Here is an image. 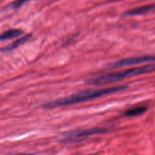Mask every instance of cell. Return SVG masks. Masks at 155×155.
<instances>
[{"label": "cell", "instance_id": "1", "mask_svg": "<svg viewBox=\"0 0 155 155\" xmlns=\"http://www.w3.org/2000/svg\"><path fill=\"white\" fill-rule=\"evenodd\" d=\"M126 88H127V86L122 85V86H110V87L103 88V89L82 91V92H78V93L65 97V98H59V99L54 100V101H49V102L44 104L43 107H45V108H55V107H58L78 104V103L84 102V101H89V100L94 99V98H99V97L104 96L105 95L111 94L113 92L121 91L123 89H125Z\"/></svg>", "mask_w": 155, "mask_h": 155}, {"label": "cell", "instance_id": "2", "mask_svg": "<svg viewBox=\"0 0 155 155\" xmlns=\"http://www.w3.org/2000/svg\"><path fill=\"white\" fill-rule=\"evenodd\" d=\"M154 71L155 64H151L144 65V66L129 68V69L118 71V72L104 74V75L91 79L88 81V83L92 85L107 84V83H115V82L120 81V80L128 78L130 77H133V76L140 75V74L152 72V71Z\"/></svg>", "mask_w": 155, "mask_h": 155}, {"label": "cell", "instance_id": "3", "mask_svg": "<svg viewBox=\"0 0 155 155\" xmlns=\"http://www.w3.org/2000/svg\"><path fill=\"white\" fill-rule=\"evenodd\" d=\"M106 132H107V130L105 128H90L86 129V130L69 132V133H67L64 135V142H77L78 140L86 139L89 136L104 133Z\"/></svg>", "mask_w": 155, "mask_h": 155}, {"label": "cell", "instance_id": "4", "mask_svg": "<svg viewBox=\"0 0 155 155\" xmlns=\"http://www.w3.org/2000/svg\"><path fill=\"white\" fill-rule=\"evenodd\" d=\"M155 55H143V56H137V57L128 58L122 59V60L115 61L114 63L111 64L109 66L110 69H114L117 68H122L125 66H130V65H136L140 64L142 63H146V62L154 61Z\"/></svg>", "mask_w": 155, "mask_h": 155}, {"label": "cell", "instance_id": "5", "mask_svg": "<svg viewBox=\"0 0 155 155\" xmlns=\"http://www.w3.org/2000/svg\"><path fill=\"white\" fill-rule=\"evenodd\" d=\"M31 37V34H27V35H24V36H21V37L18 38V39H16L15 41H14L13 42L10 43L9 45H6L5 47L2 49V51H12V50L15 49V48H18V46L20 45H23L24 43H25L27 40H28Z\"/></svg>", "mask_w": 155, "mask_h": 155}, {"label": "cell", "instance_id": "6", "mask_svg": "<svg viewBox=\"0 0 155 155\" xmlns=\"http://www.w3.org/2000/svg\"><path fill=\"white\" fill-rule=\"evenodd\" d=\"M154 9H155L154 4L148 5H144V6H142V7L136 8L133 9V10L128 11L125 15H128V16L142 15V14H145V13H147V12H151V11L154 10Z\"/></svg>", "mask_w": 155, "mask_h": 155}, {"label": "cell", "instance_id": "7", "mask_svg": "<svg viewBox=\"0 0 155 155\" xmlns=\"http://www.w3.org/2000/svg\"><path fill=\"white\" fill-rule=\"evenodd\" d=\"M23 33L24 32L21 30H19V29H10V30H6L4 33L0 34V41L18 37V36H21L23 34Z\"/></svg>", "mask_w": 155, "mask_h": 155}, {"label": "cell", "instance_id": "8", "mask_svg": "<svg viewBox=\"0 0 155 155\" xmlns=\"http://www.w3.org/2000/svg\"><path fill=\"white\" fill-rule=\"evenodd\" d=\"M147 107L145 106H138V107H132L126 111L125 115L127 117H136L142 114L145 112H146Z\"/></svg>", "mask_w": 155, "mask_h": 155}, {"label": "cell", "instance_id": "9", "mask_svg": "<svg viewBox=\"0 0 155 155\" xmlns=\"http://www.w3.org/2000/svg\"><path fill=\"white\" fill-rule=\"evenodd\" d=\"M27 1H29V0H15L12 2V7L14 8H18L21 7L23 4H24Z\"/></svg>", "mask_w": 155, "mask_h": 155}, {"label": "cell", "instance_id": "10", "mask_svg": "<svg viewBox=\"0 0 155 155\" xmlns=\"http://www.w3.org/2000/svg\"><path fill=\"white\" fill-rule=\"evenodd\" d=\"M12 155H28V154H12Z\"/></svg>", "mask_w": 155, "mask_h": 155}, {"label": "cell", "instance_id": "11", "mask_svg": "<svg viewBox=\"0 0 155 155\" xmlns=\"http://www.w3.org/2000/svg\"><path fill=\"white\" fill-rule=\"evenodd\" d=\"M154 6H155V4H154Z\"/></svg>", "mask_w": 155, "mask_h": 155}]
</instances>
